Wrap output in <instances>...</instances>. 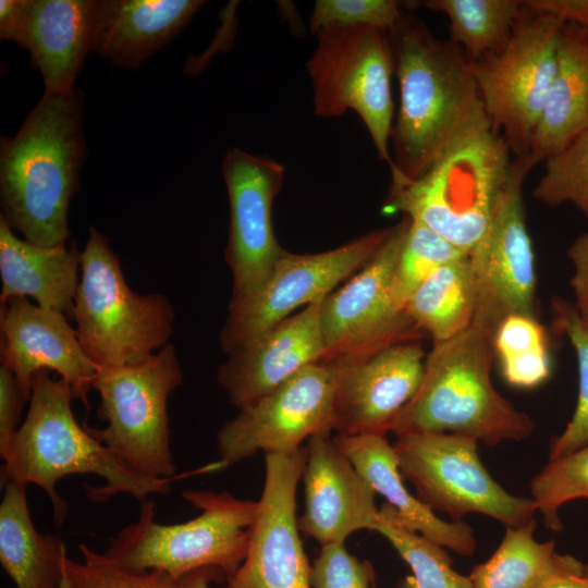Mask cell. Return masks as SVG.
I'll list each match as a JSON object with an SVG mask.
<instances>
[{
	"instance_id": "cell-23",
	"label": "cell",
	"mask_w": 588,
	"mask_h": 588,
	"mask_svg": "<svg viewBox=\"0 0 588 588\" xmlns=\"http://www.w3.org/2000/svg\"><path fill=\"white\" fill-rule=\"evenodd\" d=\"M206 4L203 0H98L94 49L123 70H137Z\"/></svg>"
},
{
	"instance_id": "cell-38",
	"label": "cell",
	"mask_w": 588,
	"mask_h": 588,
	"mask_svg": "<svg viewBox=\"0 0 588 588\" xmlns=\"http://www.w3.org/2000/svg\"><path fill=\"white\" fill-rule=\"evenodd\" d=\"M396 0H317L310 16V30L328 26H372L383 30L395 27L403 15Z\"/></svg>"
},
{
	"instance_id": "cell-2",
	"label": "cell",
	"mask_w": 588,
	"mask_h": 588,
	"mask_svg": "<svg viewBox=\"0 0 588 588\" xmlns=\"http://www.w3.org/2000/svg\"><path fill=\"white\" fill-rule=\"evenodd\" d=\"M507 314L479 284L471 323L456 336L433 344L417 393L392 424L395 436L452 433L495 445L532 433L531 418L502 396L491 380L495 332Z\"/></svg>"
},
{
	"instance_id": "cell-21",
	"label": "cell",
	"mask_w": 588,
	"mask_h": 588,
	"mask_svg": "<svg viewBox=\"0 0 588 588\" xmlns=\"http://www.w3.org/2000/svg\"><path fill=\"white\" fill-rule=\"evenodd\" d=\"M322 301L306 306L229 354L217 379L235 407L241 409L254 403L305 367L323 362Z\"/></svg>"
},
{
	"instance_id": "cell-35",
	"label": "cell",
	"mask_w": 588,
	"mask_h": 588,
	"mask_svg": "<svg viewBox=\"0 0 588 588\" xmlns=\"http://www.w3.org/2000/svg\"><path fill=\"white\" fill-rule=\"evenodd\" d=\"M530 493L546 527L553 531L562 530L561 506L572 500L588 499V445L549 460L530 481Z\"/></svg>"
},
{
	"instance_id": "cell-26",
	"label": "cell",
	"mask_w": 588,
	"mask_h": 588,
	"mask_svg": "<svg viewBox=\"0 0 588 588\" xmlns=\"http://www.w3.org/2000/svg\"><path fill=\"white\" fill-rule=\"evenodd\" d=\"M588 131V29L564 23L558 68L534 132L529 159L536 166Z\"/></svg>"
},
{
	"instance_id": "cell-17",
	"label": "cell",
	"mask_w": 588,
	"mask_h": 588,
	"mask_svg": "<svg viewBox=\"0 0 588 588\" xmlns=\"http://www.w3.org/2000/svg\"><path fill=\"white\" fill-rule=\"evenodd\" d=\"M426 356L419 341H405L327 360L335 372L333 430L339 436L391 431L421 384Z\"/></svg>"
},
{
	"instance_id": "cell-16",
	"label": "cell",
	"mask_w": 588,
	"mask_h": 588,
	"mask_svg": "<svg viewBox=\"0 0 588 588\" xmlns=\"http://www.w3.org/2000/svg\"><path fill=\"white\" fill-rule=\"evenodd\" d=\"M222 175L230 205L224 257L233 277L232 299H237L265 283L284 252L271 219L284 168L271 159L231 148L222 159Z\"/></svg>"
},
{
	"instance_id": "cell-29",
	"label": "cell",
	"mask_w": 588,
	"mask_h": 588,
	"mask_svg": "<svg viewBox=\"0 0 588 588\" xmlns=\"http://www.w3.org/2000/svg\"><path fill=\"white\" fill-rule=\"evenodd\" d=\"M536 520L519 527H506L494 553L476 565L468 575L474 588H537L566 560L555 552L553 540L534 538Z\"/></svg>"
},
{
	"instance_id": "cell-25",
	"label": "cell",
	"mask_w": 588,
	"mask_h": 588,
	"mask_svg": "<svg viewBox=\"0 0 588 588\" xmlns=\"http://www.w3.org/2000/svg\"><path fill=\"white\" fill-rule=\"evenodd\" d=\"M12 230L0 215V303L29 296L42 308L72 315L81 272L76 243L44 247Z\"/></svg>"
},
{
	"instance_id": "cell-28",
	"label": "cell",
	"mask_w": 588,
	"mask_h": 588,
	"mask_svg": "<svg viewBox=\"0 0 588 588\" xmlns=\"http://www.w3.org/2000/svg\"><path fill=\"white\" fill-rule=\"evenodd\" d=\"M478 294L479 280L468 254L428 277L407 301L405 311L433 344L441 343L471 323Z\"/></svg>"
},
{
	"instance_id": "cell-6",
	"label": "cell",
	"mask_w": 588,
	"mask_h": 588,
	"mask_svg": "<svg viewBox=\"0 0 588 588\" xmlns=\"http://www.w3.org/2000/svg\"><path fill=\"white\" fill-rule=\"evenodd\" d=\"M200 510L184 523L163 525L155 519L152 501L140 502L137 520L123 528L105 552L131 572L159 569L175 579L201 568H220L226 580L243 563L258 502L228 492L184 491Z\"/></svg>"
},
{
	"instance_id": "cell-32",
	"label": "cell",
	"mask_w": 588,
	"mask_h": 588,
	"mask_svg": "<svg viewBox=\"0 0 588 588\" xmlns=\"http://www.w3.org/2000/svg\"><path fill=\"white\" fill-rule=\"evenodd\" d=\"M376 531L388 539L413 572L399 588H474L469 576L453 569L443 547L405 528L388 503L379 510Z\"/></svg>"
},
{
	"instance_id": "cell-12",
	"label": "cell",
	"mask_w": 588,
	"mask_h": 588,
	"mask_svg": "<svg viewBox=\"0 0 588 588\" xmlns=\"http://www.w3.org/2000/svg\"><path fill=\"white\" fill-rule=\"evenodd\" d=\"M389 232L390 228L378 229L317 254L284 250L257 291L243 298H231L219 335L221 348L231 354L298 308L322 301L373 256Z\"/></svg>"
},
{
	"instance_id": "cell-4",
	"label": "cell",
	"mask_w": 588,
	"mask_h": 588,
	"mask_svg": "<svg viewBox=\"0 0 588 588\" xmlns=\"http://www.w3.org/2000/svg\"><path fill=\"white\" fill-rule=\"evenodd\" d=\"M71 387L51 378L48 370L33 381L29 408L3 458L1 485L34 483L49 495L53 519L60 526L68 504L58 491L60 479L74 474H95L106 480L100 488L86 487L94 502L126 493L140 502L151 493L168 494L171 479L151 478L134 471L81 426L72 411Z\"/></svg>"
},
{
	"instance_id": "cell-30",
	"label": "cell",
	"mask_w": 588,
	"mask_h": 588,
	"mask_svg": "<svg viewBox=\"0 0 588 588\" xmlns=\"http://www.w3.org/2000/svg\"><path fill=\"white\" fill-rule=\"evenodd\" d=\"M425 7L448 16L450 40L471 63L505 48L523 11L518 0H428Z\"/></svg>"
},
{
	"instance_id": "cell-46",
	"label": "cell",
	"mask_w": 588,
	"mask_h": 588,
	"mask_svg": "<svg viewBox=\"0 0 588 588\" xmlns=\"http://www.w3.org/2000/svg\"><path fill=\"white\" fill-rule=\"evenodd\" d=\"M61 588H71L70 583L65 576V573H64V578H63Z\"/></svg>"
},
{
	"instance_id": "cell-44",
	"label": "cell",
	"mask_w": 588,
	"mask_h": 588,
	"mask_svg": "<svg viewBox=\"0 0 588 588\" xmlns=\"http://www.w3.org/2000/svg\"><path fill=\"white\" fill-rule=\"evenodd\" d=\"M27 0L0 1V38L15 41L20 32Z\"/></svg>"
},
{
	"instance_id": "cell-14",
	"label": "cell",
	"mask_w": 588,
	"mask_h": 588,
	"mask_svg": "<svg viewBox=\"0 0 588 588\" xmlns=\"http://www.w3.org/2000/svg\"><path fill=\"white\" fill-rule=\"evenodd\" d=\"M335 372L328 362L305 367L287 381L240 409L217 434V469L259 451L291 454L317 434L333 431Z\"/></svg>"
},
{
	"instance_id": "cell-20",
	"label": "cell",
	"mask_w": 588,
	"mask_h": 588,
	"mask_svg": "<svg viewBox=\"0 0 588 588\" xmlns=\"http://www.w3.org/2000/svg\"><path fill=\"white\" fill-rule=\"evenodd\" d=\"M306 463L302 475L305 511L298 528L321 547L345 543L358 530L376 531L379 510L376 492L351 460L326 434L306 441Z\"/></svg>"
},
{
	"instance_id": "cell-19",
	"label": "cell",
	"mask_w": 588,
	"mask_h": 588,
	"mask_svg": "<svg viewBox=\"0 0 588 588\" xmlns=\"http://www.w3.org/2000/svg\"><path fill=\"white\" fill-rule=\"evenodd\" d=\"M534 167L528 156L512 161L487 231L469 254L479 284L509 313L529 316H535L536 274L525 220L523 184Z\"/></svg>"
},
{
	"instance_id": "cell-31",
	"label": "cell",
	"mask_w": 588,
	"mask_h": 588,
	"mask_svg": "<svg viewBox=\"0 0 588 588\" xmlns=\"http://www.w3.org/2000/svg\"><path fill=\"white\" fill-rule=\"evenodd\" d=\"M494 348L509 384L531 389L549 378L551 360L548 338L535 316L507 314L498 326Z\"/></svg>"
},
{
	"instance_id": "cell-34",
	"label": "cell",
	"mask_w": 588,
	"mask_h": 588,
	"mask_svg": "<svg viewBox=\"0 0 588 588\" xmlns=\"http://www.w3.org/2000/svg\"><path fill=\"white\" fill-rule=\"evenodd\" d=\"M553 328L569 340L578 362L577 404L564 431L552 442L549 460L573 453L588 445V328L569 302L555 296L551 301Z\"/></svg>"
},
{
	"instance_id": "cell-5",
	"label": "cell",
	"mask_w": 588,
	"mask_h": 588,
	"mask_svg": "<svg viewBox=\"0 0 588 588\" xmlns=\"http://www.w3.org/2000/svg\"><path fill=\"white\" fill-rule=\"evenodd\" d=\"M510 148L491 124L468 133L420 177L391 173L383 209L401 211L470 254L485 235L507 177Z\"/></svg>"
},
{
	"instance_id": "cell-24",
	"label": "cell",
	"mask_w": 588,
	"mask_h": 588,
	"mask_svg": "<svg viewBox=\"0 0 588 588\" xmlns=\"http://www.w3.org/2000/svg\"><path fill=\"white\" fill-rule=\"evenodd\" d=\"M333 440L375 492L385 498L405 528L457 554L474 553L476 539L469 525L441 519L407 490L393 444L384 436L338 434Z\"/></svg>"
},
{
	"instance_id": "cell-11",
	"label": "cell",
	"mask_w": 588,
	"mask_h": 588,
	"mask_svg": "<svg viewBox=\"0 0 588 588\" xmlns=\"http://www.w3.org/2000/svg\"><path fill=\"white\" fill-rule=\"evenodd\" d=\"M475 439L452 433H404L393 444L404 479L417 498L454 522L468 513L488 515L506 527L534 519L532 499L509 493L488 473Z\"/></svg>"
},
{
	"instance_id": "cell-10",
	"label": "cell",
	"mask_w": 588,
	"mask_h": 588,
	"mask_svg": "<svg viewBox=\"0 0 588 588\" xmlns=\"http://www.w3.org/2000/svg\"><path fill=\"white\" fill-rule=\"evenodd\" d=\"M523 4V3H522ZM565 22L523 5L505 48L473 63L492 128L515 157H526L558 68Z\"/></svg>"
},
{
	"instance_id": "cell-9",
	"label": "cell",
	"mask_w": 588,
	"mask_h": 588,
	"mask_svg": "<svg viewBox=\"0 0 588 588\" xmlns=\"http://www.w3.org/2000/svg\"><path fill=\"white\" fill-rule=\"evenodd\" d=\"M316 36V49L306 64L316 115L339 118L355 111L378 158L391 168L394 54L388 32L364 25L328 26Z\"/></svg>"
},
{
	"instance_id": "cell-33",
	"label": "cell",
	"mask_w": 588,
	"mask_h": 588,
	"mask_svg": "<svg viewBox=\"0 0 588 588\" xmlns=\"http://www.w3.org/2000/svg\"><path fill=\"white\" fill-rule=\"evenodd\" d=\"M468 255L425 224L409 219L397 258L392 296L396 307L405 306L414 291L442 266Z\"/></svg>"
},
{
	"instance_id": "cell-18",
	"label": "cell",
	"mask_w": 588,
	"mask_h": 588,
	"mask_svg": "<svg viewBox=\"0 0 588 588\" xmlns=\"http://www.w3.org/2000/svg\"><path fill=\"white\" fill-rule=\"evenodd\" d=\"M1 363L14 373L25 401L37 372L53 370L74 399L88 406L87 395L98 367L84 351L64 314L12 297L1 304Z\"/></svg>"
},
{
	"instance_id": "cell-39",
	"label": "cell",
	"mask_w": 588,
	"mask_h": 588,
	"mask_svg": "<svg viewBox=\"0 0 588 588\" xmlns=\"http://www.w3.org/2000/svg\"><path fill=\"white\" fill-rule=\"evenodd\" d=\"M373 578L372 565L348 553L345 543L322 546L310 567L313 588H369Z\"/></svg>"
},
{
	"instance_id": "cell-41",
	"label": "cell",
	"mask_w": 588,
	"mask_h": 588,
	"mask_svg": "<svg viewBox=\"0 0 588 588\" xmlns=\"http://www.w3.org/2000/svg\"><path fill=\"white\" fill-rule=\"evenodd\" d=\"M573 266L571 286L575 296V308L588 328V233L577 236L567 249Z\"/></svg>"
},
{
	"instance_id": "cell-3",
	"label": "cell",
	"mask_w": 588,
	"mask_h": 588,
	"mask_svg": "<svg viewBox=\"0 0 588 588\" xmlns=\"http://www.w3.org/2000/svg\"><path fill=\"white\" fill-rule=\"evenodd\" d=\"M84 97L44 93L13 138H1V213L26 241L52 247L70 236L69 206L86 159Z\"/></svg>"
},
{
	"instance_id": "cell-42",
	"label": "cell",
	"mask_w": 588,
	"mask_h": 588,
	"mask_svg": "<svg viewBox=\"0 0 588 588\" xmlns=\"http://www.w3.org/2000/svg\"><path fill=\"white\" fill-rule=\"evenodd\" d=\"M529 10L543 12L588 29V0H524Z\"/></svg>"
},
{
	"instance_id": "cell-45",
	"label": "cell",
	"mask_w": 588,
	"mask_h": 588,
	"mask_svg": "<svg viewBox=\"0 0 588 588\" xmlns=\"http://www.w3.org/2000/svg\"><path fill=\"white\" fill-rule=\"evenodd\" d=\"M226 577L217 567H201L195 569L177 580L176 588H209L210 581H221Z\"/></svg>"
},
{
	"instance_id": "cell-1",
	"label": "cell",
	"mask_w": 588,
	"mask_h": 588,
	"mask_svg": "<svg viewBox=\"0 0 588 588\" xmlns=\"http://www.w3.org/2000/svg\"><path fill=\"white\" fill-rule=\"evenodd\" d=\"M388 34L400 85L390 169L416 180L458 139L491 123L473 63L460 47L436 37L407 13Z\"/></svg>"
},
{
	"instance_id": "cell-36",
	"label": "cell",
	"mask_w": 588,
	"mask_h": 588,
	"mask_svg": "<svg viewBox=\"0 0 588 588\" xmlns=\"http://www.w3.org/2000/svg\"><path fill=\"white\" fill-rule=\"evenodd\" d=\"M531 196L546 206L571 203L588 219V131L544 160Z\"/></svg>"
},
{
	"instance_id": "cell-15",
	"label": "cell",
	"mask_w": 588,
	"mask_h": 588,
	"mask_svg": "<svg viewBox=\"0 0 588 588\" xmlns=\"http://www.w3.org/2000/svg\"><path fill=\"white\" fill-rule=\"evenodd\" d=\"M303 445L265 455V482L246 556L225 588H310V567L299 537L296 490L306 463Z\"/></svg>"
},
{
	"instance_id": "cell-27",
	"label": "cell",
	"mask_w": 588,
	"mask_h": 588,
	"mask_svg": "<svg viewBox=\"0 0 588 588\" xmlns=\"http://www.w3.org/2000/svg\"><path fill=\"white\" fill-rule=\"evenodd\" d=\"M0 504V562L17 588H61L66 549L35 528L26 486L7 482Z\"/></svg>"
},
{
	"instance_id": "cell-13",
	"label": "cell",
	"mask_w": 588,
	"mask_h": 588,
	"mask_svg": "<svg viewBox=\"0 0 588 588\" xmlns=\"http://www.w3.org/2000/svg\"><path fill=\"white\" fill-rule=\"evenodd\" d=\"M409 225L405 217L373 256L346 283L321 302L323 362L372 353L390 345L419 341L425 333L392 296L394 271Z\"/></svg>"
},
{
	"instance_id": "cell-22",
	"label": "cell",
	"mask_w": 588,
	"mask_h": 588,
	"mask_svg": "<svg viewBox=\"0 0 588 588\" xmlns=\"http://www.w3.org/2000/svg\"><path fill=\"white\" fill-rule=\"evenodd\" d=\"M98 0H27L16 42L40 70L45 93L72 94L94 49Z\"/></svg>"
},
{
	"instance_id": "cell-8",
	"label": "cell",
	"mask_w": 588,
	"mask_h": 588,
	"mask_svg": "<svg viewBox=\"0 0 588 588\" xmlns=\"http://www.w3.org/2000/svg\"><path fill=\"white\" fill-rule=\"evenodd\" d=\"M183 382L175 346L168 343L135 364L99 368L93 388L99 394L101 429L87 430L134 471L171 479L168 399Z\"/></svg>"
},
{
	"instance_id": "cell-40",
	"label": "cell",
	"mask_w": 588,
	"mask_h": 588,
	"mask_svg": "<svg viewBox=\"0 0 588 588\" xmlns=\"http://www.w3.org/2000/svg\"><path fill=\"white\" fill-rule=\"evenodd\" d=\"M20 385L11 369L0 364V455L3 460L13 442L25 403Z\"/></svg>"
},
{
	"instance_id": "cell-43",
	"label": "cell",
	"mask_w": 588,
	"mask_h": 588,
	"mask_svg": "<svg viewBox=\"0 0 588 588\" xmlns=\"http://www.w3.org/2000/svg\"><path fill=\"white\" fill-rule=\"evenodd\" d=\"M537 588H588V564L567 555L564 563Z\"/></svg>"
},
{
	"instance_id": "cell-37",
	"label": "cell",
	"mask_w": 588,
	"mask_h": 588,
	"mask_svg": "<svg viewBox=\"0 0 588 588\" xmlns=\"http://www.w3.org/2000/svg\"><path fill=\"white\" fill-rule=\"evenodd\" d=\"M83 562L65 555L63 568L71 588H176L177 579L163 571L131 572L106 553L79 543Z\"/></svg>"
},
{
	"instance_id": "cell-7",
	"label": "cell",
	"mask_w": 588,
	"mask_h": 588,
	"mask_svg": "<svg viewBox=\"0 0 588 588\" xmlns=\"http://www.w3.org/2000/svg\"><path fill=\"white\" fill-rule=\"evenodd\" d=\"M88 234L72 313L78 340L98 369L144 360L169 343L173 307L162 293L132 291L109 238Z\"/></svg>"
}]
</instances>
